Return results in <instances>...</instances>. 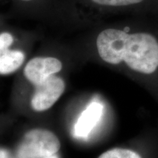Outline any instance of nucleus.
<instances>
[{
    "mask_svg": "<svg viewBox=\"0 0 158 158\" xmlns=\"http://www.w3.org/2000/svg\"><path fill=\"white\" fill-rule=\"evenodd\" d=\"M95 44L98 56L108 64L123 62L131 70L146 75L158 69V40L149 32L107 27L97 35Z\"/></svg>",
    "mask_w": 158,
    "mask_h": 158,
    "instance_id": "f257e3e1",
    "label": "nucleus"
},
{
    "mask_svg": "<svg viewBox=\"0 0 158 158\" xmlns=\"http://www.w3.org/2000/svg\"><path fill=\"white\" fill-rule=\"evenodd\" d=\"M145 0H56L51 14L78 21H97Z\"/></svg>",
    "mask_w": 158,
    "mask_h": 158,
    "instance_id": "f03ea898",
    "label": "nucleus"
},
{
    "mask_svg": "<svg viewBox=\"0 0 158 158\" xmlns=\"http://www.w3.org/2000/svg\"><path fill=\"white\" fill-rule=\"evenodd\" d=\"M60 142L54 133L46 130H31L26 134L18 149L19 158H44L56 154Z\"/></svg>",
    "mask_w": 158,
    "mask_h": 158,
    "instance_id": "7ed1b4c3",
    "label": "nucleus"
},
{
    "mask_svg": "<svg viewBox=\"0 0 158 158\" xmlns=\"http://www.w3.org/2000/svg\"><path fill=\"white\" fill-rule=\"evenodd\" d=\"M64 81L52 75L42 84L36 86V90L31 101V107L37 111H43L56 102L64 91Z\"/></svg>",
    "mask_w": 158,
    "mask_h": 158,
    "instance_id": "20e7f679",
    "label": "nucleus"
},
{
    "mask_svg": "<svg viewBox=\"0 0 158 158\" xmlns=\"http://www.w3.org/2000/svg\"><path fill=\"white\" fill-rule=\"evenodd\" d=\"M62 64L53 56H37L29 60L24 68V76L35 86L62 70Z\"/></svg>",
    "mask_w": 158,
    "mask_h": 158,
    "instance_id": "39448f33",
    "label": "nucleus"
},
{
    "mask_svg": "<svg viewBox=\"0 0 158 158\" xmlns=\"http://www.w3.org/2000/svg\"><path fill=\"white\" fill-rule=\"evenodd\" d=\"M103 106L100 102H93L89 105L75 124L74 134L76 137L87 138L90 132L101 118Z\"/></svg>",
    "mask_w": 158,
    "mask_h": 158,
    "instance_id": "423d86ee",
    "label": "nucleus"
},
{
    "mask_svg": "<svg viewBox=\"0 0 158 158\" xmlns=\"http://www.w3.org/2000/svg\"><path fill=\"white\" fill-rule=\"evenodd\" d=\"M56 0H10V13L20 15L51 14Z\"/></svg>",
    "mask_w": 158,
    "mask_h": 158,
    "instance_id": "0eeeda50",
    "label": "nucleus"
},
{
    "mask_svg": "<svg viewBox=\"0 0 158 158\" xmlns=\"http://www.w3.org/2000/svg\"><path fill=\"white\" fill-rule=\"evenodd\" d=\"M25 60V54L21 50L8 48L0 52V73L7 75L17 70Z\"/></svg>",
    "mask_w": 158,
    "mask_h": 158,
    "instance_id": "6e6552de",
    "label": "nucleus"
},
{
    "mask_svg": "<svg viewBox=\"0 0 158 158\" xmlns=\"http://www.w3.org/2000/svg\"><path fill=\"white\" fill-rule=\"evenodd\" d=\"M98 158H141V157L133 150L116 148L102 153Z\"/></svg>",
    "mask_w": 158,
    "mask_h": 158,
    "instance_id": "1a4fd4ad",
    "label": "nucleus"
},
{
    "mask_svg": "<svg viewBox=\"0 0 158 158\" xmlns=\"http://www.w3.org/2000/svg\"><path fill=\"white\" fill-rule=\"evenodd\" d=\"M14 43V37L9 31H2L0 34V52L6 50Z\"/></svg>",
    "mask_w": 158,
    "mask_h": 158,
    "instance_id": "9d476101",
    "label": "nucleus"
},
{
    "mask_svg": "<svg viewBox=\"0 0 158 158\" xmlns=\"http://www.w3.org/2000/svg\"><path fill=\"white\" fill-rule=\"evenodd\" d=\"M44 158H59L56 155V154H54V155H49V156H47V157H45Z\"/></svg>",
    "mask_w": 158,
    "mask_h": 158,
    "instance_id": "9b49d317",
    "label": "nucleus"
}]
</instances>
